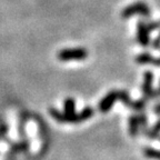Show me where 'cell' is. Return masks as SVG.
<instances>
[{"mask_svg": "<svg viewBox=\"0 0 160 160\" xmlns=\"http://www.w3.org/2000/svg\"><path fill=\"white\" fill-rule=\"evenodd\" d=\"M151 47H152V49H155V50L160 49V33H159V36L153 40L152 42H151Z\"/></svg>", "mask_w": 160, "mask_h": 160, "instance_id": "obj_16", "label": "cell"}, {"mask_svg": "<svg viewBox=\"0 0 160 160\" xmlns=\"http://www.w3.org/2000/svg\"><path fill=\"white\" fill-rule=\"evenodd\" d=\"M159 135H160V119L153 125V127L151 129H148L147 133H146V136L148 138H150V139H156V138L159 137Z\"/></svg>", "mask_w": 160, "mask_h": 160, "instance_id": "obj_13", "label": "cell"}, {"mask_svg": "<svg viewBox=\"0 0 160 160\" xmlns=\"http://www.w3.org/2000/svg\"><path fill=\"white\" fill-rule=\"evenodd\" d=\"M153 73L151 71H146L143 73V82L141 85V92L143 95V98L147 100H156L159 99L157 93V90L153 89Z\"/></svg>", "mask_w": 160, "mask_h": 160, "instance_id": "obj_4", "label": "cell"}, {"mask_svg": "<svg viewBox=\"0 0 160 160\" xmlns=\"http://www.w3.org/2000/svg\"><path fill=\"white\" fill-rule=\"evenodd\" d=\"M136 62L138 65H152L155 67H160V58H156L148 52H142L136 57Z\"/></svg>", "mask_w": 160, "mask_h": 160, "instance_id": "obj_7", "label": "cell"}, {"mask_svg": "<svg viewBox=\"0 0 160 160\" xmlns=\"http://www.w3.org/2000/svg\"><path fill=\"white\" fill-rule=\"evenodd\" d=\"M118 100V90H111L102 99L100 100L99 106H98V109H99L100 112H108L111 108H112L113 103Z\"/></svg>", "mask_w": 160, "mask_h": 160, "instance_id": "obj_6", "label": "cell"}, {"mask_svg": "<svg viewBox=\"0 0 160 160\" xmlns=\"http://www.w3.org/2000/svg\"><path fill=\"white\" fill-rule=\"evenodd\" d=\"M88 57V51L85 48H67L59 50L57 58L60 61H70V60H83Z\"/></svg>", "mask_w": 160, "mask_h": 160, "instance_id": "obj_3", "label": "cell"}, {"mask_svg": "<svg viewBox=\"0 0 160 160\" xmlns=\"http://www.w3.org/2000/svg\"><path fill=\"white\" fill-rule=\"evenodd\" d=\"M135 15H140L145 18H149L151 16V9L146 2L137 1V2L131 3V5L123 8L121 13H120L122 19H129L130 17H132Z\"/></svg>", "mask_w": 160, "mask_h": 160, "instance_id": "obj_2", "label": "cell"}, {"mask_svg": "<svg viewBox=\"0 0 160 160\" xmlns=\"http://www.w3.org/2000/svg\"><path fill=\"white\" fill-rule=\"evenodd\" d=\"M150 31L145 20L140 19L137 22V41L140 47L147 48L150 46Z\"/></svg>", "mask_w": 160, "mask_h": 160, "instance_id": "obj_5", "label": "cell"}, {"mask_svg": "<svg viewBox=\"0 0 160 160\" xmlns=\"http://www.w3.org/2000/svg\"><path fill=\"white\" fill-rule=\"evenodd\" d=\"M143 155H145V157L149 158V159L160 160V150H158V149L145 148V149H143Z\"/></svg>", "mask_w": 160, "mask_h": 160, "instance_id": "obj_14", "label": "cell"}, {"mask_svg": "<svg viewBox=\"0 0 160 160\" xmlns=\"http://www.w3.org/2000/svg\"><path fill=\"white\" fill-rule=\"evenodd\" d=\"M153 112H155L156 115L160 116V101L155 105V107H153Z\"/></svg>", "mask_w": 160, "mask_h": 160, "instance_id": "obj_17", "label": "cell"}, {"mask_svg": "<svg viewBox=\"0 0 160 160\" xmlns=\"http://www.w3.org/2000/svg\"><path fill=\"white\" fill-rule=\"evenodd\" d=\"M147 102H148V100L146 99V98H140V99L132 101L129 108L131 110H133V111L141 112V111H145L146 108H147Z\"/></svg>", "mask_w": 160, "mask_h": 160, "instance_id": "obj_10", "label": "cell"}, {"mask_svg": "<svg viewBox=\"0 0 160 160\" xmlns=\"http://www.w3.org/2000/svg\"><path fill=\"white\" fill-rule=\"evenodd\" d=\"M138 119H139L140 129H141L143 135H146L148 131V118L145 111H141V112L138 113Z\"/></svg>", "mask_w": 160, "mask_h": 160, "instance_id": "obj_11", "label": "cell"}, {"mask_svg": "<svg viewBox=\"0 0 160 160\" xmlns=\"http://www.w3.org/2000/svg\"><path fill=\"white\" fill-rule=\"evenodd\" d=\"M63 113L67 116L76 113V101L73 98H66L63 102Z\"/></svg>", "mask_w": 160, "mask_h": 160, "instance_id": "obj_9", "label": "cell"}, {"mask_svg": "<svg viewBox=\"0 0 160 160\" xmlns=\"http://www.w3.org/2000/svg\"><path fill=\"white\" fill-rule=\"evenodd\" d=\"M147 27L150 32L160 29V20H149V21H147Z\"/></svg>", "mask_w": 160, "mask_h": 160, "instance_id": "obj_15", "label": "cell"}, {"mask_svg": "<svg viewBox=\"0 0 160 160\" xmlns=\"http://www.w3.org/2000/svg\"><path fill=\"white\" fill-rule=\"evenodd\" d=\"M140 126H139V119H138L137 113H132L129 117V133L131 137H137L139 135Z\"/></svg>", "mask_w": 160, "mask_h": 160, "instance_id": "obj_8", "label": "cell"}, {"mask_svg": "<svg viewBox=\"0 0 160 160\" xmlns=\"http://www.w3.org/2000/svg\"><path fill=\"white\" fill-rule=\"evenodd\" d=\"M118 100L121 101L123 105H126L128 108L130 107L131 102H132V100L130 99V96L128 93V91L126 90H118Z\"/></svg>", "mask_w": 160, "mask_h": 160, "instance_id": "obj_12", "label": "cell"}, {"mask_svg": "<svg viewBox=\"0 0 160 160\" xmlns=\"http://www.w3.org/2000/svg\"><path fill=\"white\" fill-rule=\"evenodd\" d=\"M156 90H157L158 97H159V99H160V81H159V87H158V89H156Z\"/></svg>", "mask_w": 160, "mask_h": 160, "instance_id": "obj_18", "label": "cell"}, {"mask_svg": "<svg viewBox=\"0 0 160 160\" xmlns=\"http://www.w3.org/2000/svg\"><path fill=\"white\" fill-rule=\"evenodd\" d=\"M49 113L50 116L58 121L60 123H78V122H82L85 120L90 119V118L92 117L95 111L91 107H86L85 109L79 113H73V115H65L63 112L59 111L58 109L56 108H49Z\"/></svg>", "mask_w": 160, "mask_h": 160, "instance_id": "obj_1", "label": "cell"}]
</instances>
